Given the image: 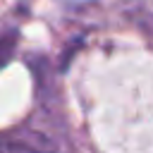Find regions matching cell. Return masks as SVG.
Wrapping results in <instances>:
<instances>
[{"instance_id": "6da1fadb", "label": "cell", "mask_w": 153, "mask_h": 153, "mask_svg": "<svg viewBox=\"0 0 153 153\" xmlns=\"http://www.w3.org/2000/svg\"><path fill=\"white\" fill-rule=\"evenodd\" d=\"M0 153H60V148L45 131L22 127L0 134Z\"/></svg>"}, {"instance_id": "7a4b0ae2", "label": "cell", "mask_w": 153, "mask_h": 153, "mask_svg": "<svg viewBox=\"0 0 153 153\" xmlns=\"http://www.w3.org/2000/svg\"><path fill=\"white\" fill-rule=\"evenodd\" d=\"M14 45H17V33H14V31L0 36V67H5V65L10 62V57H12V53H14Z\"/></svg>"}]
</instances>
